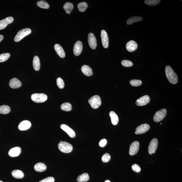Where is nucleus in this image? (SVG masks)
Segmentation results:
<instances>
[{
  "label": "nucleus",
  "instance_id": "f257e3e1",
  "mask_svg": "<svg viewBox=\"0 0 182 182\" xmlns=\"http://www.w3.org/2000/svg\"><path fill=\"white\" fill-rule=\"evenodd\" d=\"M165 73L167 78L171 83L175 84L177 83L178 77L177 75L169 65H167L165 67Z\"/></svg>",
  "mask_w": 182,
  "mask_h": 182
},
{
  "label": "nucleus",
  "instance_id": "f03ea898",
  "mask_svg": "<svg viewBox=\"0 0 182 182\" xmlns=\"http://www.w3.org/2000/svg\"><path fill=\"white\" fill-rule=\"evenodd\" d=\"M58 147L60 151L65 153H70L73 149L72 144L65 141H60Z\"/></svg>",
  "mask_w": 182,
  "mask_h": 182
},
{
  "label": "nucleus",
  "instance_id": "7ed1b4c3",
  "mask_svg": "<svg viewBox=\"0 0 182 182\" xmlns=\"http://www.w3.org/2000/svg\"><path fill=\"white\" fill-rule=\"evenodd\" d=\"M31 32V30L29 28H26L20 30L15 37L14 41L16 42H19L24 37L30 34Z\"/></svg>",
  "mask_w": 182,
  "mask_h": 182
},
{
  "label": "nucleus",
  "instance_id": "20e7f679",
  "mask_svg": "<svg viewBox=\"0 0 182 182\" xmlns=\"http://www.w3.org/2000/svg\"><path fill=\"white\" fill-rule=\"evenodd\" d=\"M88 102L91 107L94 109L98 108L102 104L100 97L98 95H94L91 97L88 101Z\"/></svg>",
  "mask_w": 182,
  "mask_h": 182
},
{
  "label": "nucleus",
  "instance_id": "39448f33",
  "mask_svg": "<svg viewBox=\"0 0 182 182\" xmlns=\"http://www.w3.org/2000/svg\"><path fill=\"white\" fill-rule=\"evenodd\" d=\"M31 98L34 102L41 103L46 101L48 97L44 93H34L31 95Z\"/></svg>",
  "mask_w": 182,
  "mask_h": 182
},
{
  "label": "nucleus",
  "instance_id": "423d86ee",
  "mask_svg": "<svg viewBox=\"0 0 182 182\" xmlns=\"http://www.w3.org/2000/svg\"><path fill=\"white\" fill-rule=\"evenodd\" d=\"M167 113L166 109H163L156 112L153 119L155 122L160 121L165 117Z\"/></svg>",
  "mask_w": 182,
  "mask_h": 182
},
{
  "label": "nucleus",
  "instance_id": "0eeeda50",
  "mask_svg": "<svg viewBox=\"0 0 182 182\" xmlns=\"http://www.w3.org/2000/svg\"><path fill=\"white\" fill-rule=\"evenodd\" d=\"M158 145V140L156 138H154L151 141L150 143L149 148H148V152L150 155L155 153Z\"/></svg>",
  "mask_w": 182,
  "mask_h": 182
},
{
  "label": "nucleus",
  "instance_id": "6e6552de",
  "mask_svg": "<svg viewBox=\"0 0 182 182\" xmlns=\"http://www.w3.org/2000/svg\"><path fill=\"white\" fill-rule=\"evenodd\" d=\"M139 149V143L137 141L133 142L131 144L129 148V153L131 155H133L136 154L138 153Z\"/></svg>",
  "mask_w": 182,
  "mask_h": 182
},
{
  "label": "nucleus",
  "instance_id": "1a4fd4ad",
  "mask_svg": "<svg viewBox=\"0 0 182 182\" xmlns=\"http://www.w3.org/2000/svg\"><path fill=\"white\" fill-rule=\"evenodd\" d=\"M150 129V126L147 124H144L137 127L135 134L136 135L144 134L147 132Z\"/></svg>",
  "mask_w": 182,
  "mask_h": 182
},
{
  "label": "nucleus",
  "instance_id": "9d476101",
  "mask_svg": "<svg viewBox=\"0 0 182 182\" xmlns=\"http://www.w3.org/2000/svg\"><path fill=\"white\" fill-rule=\"evenodd\" d=\"M150 101V98L149 95H145L138 99L136 101V104L138 106H143L148 104Z\"/></svg>",
  "mask_w": 182,
  "mask_h": 182
},
{
  "label": "nucleus",
  "instance_id": "9b49d317",
  "mask_svg": "<svg viewBox=\"0 0 182 182\" xmlns=\"http://www.w3.org/2000/svg\"><path fill=\"white\" fill-rule=\"evenodd\" d=\"M88 43L92 49H95L97 46V40L94 35L90 33L88 36Z\"/></svg>",
  "mask_w": 182,
  "mask_h": 182
},
{
  "label": "nucleus",
  "instance_id": "f8f14e48",
  "mask_svg": "<svg viewBox=\"0 0 182 182\" xmlns=\"http://www.w3.org/2000/svg\"><path fill=\"white\" fill-rule=\"evenodd\" d=\"M83 49V45L81 42L77 41L75 44L73 52L74 55L76 56H79L81 53Z\"/></svg>",
  "mask_w": 182,
  "mask_h": 182
},
{
  "label": "nucleus",
  "instance_id": "ddd939ff",
  "mask_svg": "<svg viewBox=\"0 0 182 182\" xmlns=\"http://www.w3.org/2000/svg\"><path fill=\"white\" fill-rule=\"evenodd\" d=\"M101 37L103 46L105 48H107L109 45V38L107 33L105 30H103L101 31Z\"/></svg>",
  "mask_w": 182,
  "mask_h": 182
},
{
  "label": "nucleus",
  "instance_id": "4468645a",
  "mask_svg": "<svg viewBox=\"0 0 182 182\" xmlns=\"http://www.w3.org/2000/svg\"><path fill=\"white\" fill-rule=\"evenodd\" d=\"M61 128L66 132L71 138H74L76 136L75 133L68 125L63 124L61 125Z\"/></svg>",
  "mask_w": 182,
  "mask_h": 182
},
{
  "label": "nucleus",
  "instance_id": "2eb2a0df",
  "mask_svg": "<svg viewBox=\"0 0 182 182\" xmlns=\"http://www.w3.org/2000/svg\"><path fill=\"white\" fill-rule=\"evenodd\" d=\"M13 21L14 18L12 17H9L0 20V30L5 29L8 24L12 23Z\"/></svg>",
  "mask_w": 182,
  "mask_h": 182
},
{
  "label": "nucleus",
  "instance_id": "dca6fc26",
  "mask_svg": "<svg viewBox=\"0 0 182 182\" xmlns=\"http://www.w3.org/2000/svg\"><path fill=\"white\" fill-rule=\"evenodd\" d=\"M31 124L30 121L25 120L21 122L18 125V128L20 131H25L30 128Z\"/></svg>",
  "mask_w": 182,
  "mask_h": 182
},
{
  "label": "nucleus",
  "instance_id": "f3484780",
  "mask_svg": "<svg viewBox=\"0 0 182 182\" xmlns=\"http://www.w3.org/2000/svg\"><path fill=\"white\" fill-rule=\"evenodd\" d=\"M9 84L10 87L13 89H18L22 86L21 82L16 78L11 79L9 82Z\"/></svg>",
  "mask_w": 182,
  "mask_h": 182
},
{
  "label": "nucleus",
  "instance_id": "a211bd4d",
  "mask_svg": "<svg viewBox=\"0 0 182 182\" xmlns=\"http://www.w3.org/2000/svg\"><path fill=\"white\" fill-rule=\"evenodd\" d=\"M21 151V148L19 147H15L12 148L9 150L8 154L11 157H16L20 154Z\"/></svg>",
  "mask_w": 182,
  "mask_h": 182
},
{
  "label": "nucleus",
  "instance_id": "6ab92c4d",
  "mask_svg": "<svg viewBox=\"0 0 182 182\" xmlns=\"http://www.w3.org/2000/svg\"><path fill=\"white\" fill-rule=\"evenodd\" d=\"M126 49L129 52L135 51L138 48V45L136 42L133 40H131L127 42L126 45Z\"/></svg>",
  "mask_w": 182,
  "mask_h": 182
},
{
  "label": "nucleus",
  "instance_id": "aec40b11",
  "mask_svg": "<svg viewBox=\"0 0 182 182\" xmlns=\"http://www.w3.org/2000/svg\"><path fill=\"white\" fill-rule=\"evenodd\" d=\"M54 49L60 57L64 58L65 57V53L62 47L60 45L56 44L54 46Z\"/></svg>",
  "mask_w": 182,
  "mask_h": 182
},
{
  "label": "nucleus",
  "instance_id": "412c9836",
  "mask_svg": "<svg viewBox=\"0 0 182 182\" xmlns=\"http://www.w3.org/2000/svg\"><path fill=\"white\" fill-rule=\"evenodd\" d=\"M34 168L35 171L37 172H43L46 170L47 166L44 163L40 162L35 164Z\"/></svg>",
  "mask_w": 182,
  "mask_h": 182
},
{
  "label": "nucleus",
  "instance_id": "4be33fe9",
  "mask_svg": "<svg viewBox=\"0 0 182 182\" xmlns=\"http://www.w3.org/2000/svg\"><path fill=\"white\" fill-rule=\"evenodd\" d=\"M81 71L84 75L88 76H91L93 74L92 70L87 65H83L81 67Z\"/></svg>",
  "mask_w": 182,
  "mask_h": 182
},
{
  "label": "nucleus",
  "instance_id": "5701e85b",
  "mask_svg": "<svg viewBox=\"0 0 182 182\" xmlns=\"http://www.w3.org/2000/svg\"><path fill=\"white\" fill-rule=\"evenodd\" d=\"M143 18L140 16H133L129 18L127 20V23L128 25H131L136 22H139L142 21Z\"/></svg>",
  "mask_w": 182,
  "mask_h": 182
},
{
  "label": "nucleus",
  "instance_id": "b1692460",
  "mask_svg": "<svg viewBox=\"0 0 182 182\" xmlns=\"http://www.w3.org/2000/svg\"><path fill=\"white\" fill-rule=\"evenodd\" d=\"M109 115L112 124L113 125H117L119 122V118L117 114L114 111H111L110 112Z\"/></svg>",
  "mask_w": 182,
  "mask_h": 182
},
{
  "label": "nucleus",
  "instance_id": "393cba45",
  "mask_svg": "<svg viewBox=\"0 0 182 182\" xmlns=\"http://www.w3.org/2000/svg\"><path fill=\"white\" fill-rule=\"evenodd\" d=\"M33 69L35 71H38L40 70V59L37 56H35L33 58Z\"/></svg>",
  "mask_w": 182,
  "mask_h": 182
},
{
  "label": "nucleus",
  "instance_id": "a878e982",
  "mask_svg": "<svg viewBox=\"0 0 182 182\" xmlns=\"http://www.w3.org/2000/svg\"><path fill=\"white\" fill-rule=\"evenodd\" d=\"M11 173L13 177L16 179H21L24 176L23 172L19 170H15Z\"/></svg>",
  "mask_w": 182,
  "mask_h": 182
},
{
  "label": "nucleus",
  "instance_id": "bb28decb",
  "mask_svg": "<svg viewBox=\"0 0 182 182\" xmlns=\"http://www.w3.org/2000/svg\"><path fill=\"white\" fill-rule=\"evenodd\" d=\"M89 177L87 173H84L80 175L77 178V181L78 182H85L89 181Z\"/></svg>",
  "mask_w": 182,
  "mask_h": 182
},
{
  "label": "nucleus",
  "instance_id": "cd10ccee",
  "mask_svg": "<svg viewBox=\"0 0 182 182\" xmlns=\"http://www.w3.org/2000/svg\"><path fill=\"white\" fill-rule=\"evenodd\" d=\"M63 7L67 13L70 14L74 8V5L72 3L67 2L63 5Z\"/></svg>",
  "mask_w": 182,
  "mask_h": 182
},
{
  "label": "nucleus",
  "instance_id": "c85d7f7f",
  "mask_svg": "<svg viewBox=\"0 0 182 182\" xmlns=\"http://www.w3.org/2000/svg\"><path fill=\"white\" fill-rule=\"evenodd\" d=\"M11 111L10 107L8 106L4 105L0 106V114H6Z\"/></svg>",
  "mask_w": 182,
  "mask_h": 182
},
{
  "label": "nucleus",
  "instance_id": "c756f323",
  "mask_svg": "<svg viewBox=\"0 0 182 182\" xmlns=\"http://www.w3.org/2000/svg\"><path fill=\"white\" fill-rule=\"evenodd\" d=\"M61 109L65 111H70L72 110V105L69 103H65L62 104L61 106Z\"/></svg>",
  "mask_w": 182,
  "mask_h": 182
},
{
  "label": "nucleus",
  "instance_id": "7c9ffc66",
  "mask_svg": "<svg viewBox=\"0 0 182 182\" xmlns=\"http://www.w3.org/2000/svg\"><path fill=\"white\" fill-rule=\"evenodd\" d=\"M37 5L41 8L44 9H48L50 7L49 4L45 1H41L37 2Z\"/></svg>",
  "mask_w": 182,
  "mask_h": 182
},
{
  "label": "nucleus",
  "instance_id": "2f4dec72",
  "mask_svg": "<svg viewBox=\"0 0 182 182\" xmlns=\"http://www.w3.org/2000/svg\"><path fill=\"white\" fill-rule=\"evenodd\" d=\"M77 7L80 12H83L86 11L87 7L88 5L85 2H83L79 3Z\"/></svg>",
  "mask_w": 182,
  "mask_h": 182
},
{
  "label": "nucleus",
  "instance_id": "473e14b6",
  "mask_svg": "<svg viewBox=\"0 0 182 182\" xmlns=\"http://www.w3.org/2000/svg\"><path fill=\"white\" fill-rule=\"evenodd\" d=\"M160 1V0H145V3L146 5L150 6H155L158 5Z\"/></svg>",
  "mask_w": 182,
  "mask_h": 182
},
{
  "label": "nucleus",
  "instance_id": "72a5a7b5",
  "mask_svg": "<svg viewBox=\"0 0 182 182\" xmlns=\"http://www.w3.org/2000/svg\"><path fill=\"white\" fill-rule=\"evenodd\" d=\"M10 54L9 53H4L0 54V63L6 61L10 57Z\"/></svg>",
  "mask_w": 182,
  "mask_h": 182
},
{
  "label": "nucleus",
  "instance_id": "f704fd0d",
  "mask_svg": "<svg viewBox=\"0 0 182 182\" xmlns=\"http://www.w3.org/2000/svg\"><path fill=\"white\" fill-rule=\"evenodd\" d=\"M56 83L59 89H63L65 86L64 82L61 78L59 77L56 80Z\"/></svg>",
  "mask_w": 182,
  "mask_h": 182
},
{
  "label": "nucleus",
  "instance_id": "c9c22d12",
  "mask_svg": "<svg viewBox=\"0 0 182 182\" xmlns=\"http://www.w3.org/2000/svg\"><path fill=\"white\" fill-rule=\"evenodd\" d=\"M130 83L133 86H138L141 85L142 82L139 80H132L130 81Z\"/></svg>",
  "mask_w": 182,
  "mask_h": 182
},
{
  "label": "nucleus",
  "instance_id": "e433bc0d",
  "mask_svg": "<svg viewBox=\"0 0 182 182\" xmlns=\"http://www.w3.org/2000/svg\"><path fill=\"white\" fill-rule=\"evenodd\" d=\"M121 63L123 66L126 67H131L133 65V63L132 62L128 61V60H123L121 61Z\"/></svg>",
  "mask_w": 182,
  "mask_h": 182
},
{
  "label": "nucleus",
  "instance_id": "4c0bfd02",
  "mask_svg": "<svg viewBox=\"0 0 182 182\" xmlns=\"http://www.w3.org/2000/svg\"><path fill=\"white\" fill-rule=\"evenodd\" d=\"M111 159V156L108 153H105L103 155L102 157V160L103 162L104 163L108 162Z\"/></svg>",
  "mask_w": 182,
  "mask_h": 182
},
{
  "label": "nucleus",
  "instance_id": "58836bf2",
  "mask_svg": "<svg viewBox=\"0 0 182 182\" xmlns=\"http://www.w3.org/2000/svg\"><path fill=\"white\" fill-rule=\"evenodd\" d=\"M132 170L134 171L137 172H139L141 171V170L140 167L138 165L136 164H134L132 166Z\"/></svg>",
  "mask_w": 182,
  "mask_h": 182
},
{
  "label": "nucleus",
  "instance_id": "ea45409f",
  "mask_svg": "<svg viewBox=\"0 0 182 182\" xmlns=\"http://www.w3.org/2000/svg\"><path fill=\"white\" fill-rule=\"evenodd\" d=\"M55 179L52 177H49L44 179L41 180L39 182H54Z\"/></svg>",
  "mask_w": 182,
  "mask_h": 182
},
{
  "label": "nucleus",
  "instance_id": "a19ab883",
  "mask_svg": "<svg viewBox=\"0 0 182 182\" xmlns=\"http://www.w3.org/2000/svg\"><path fill=\"white\" fill-rule=\"evenodd\" d=\"M107 143V140L106 139H103L101 140L100 142H99V145L101 147H104L106 145Z\"/></svg>",
  "mask_w": 182,
  "mask_h": 182
},
{
  "label": "nucleus",
  "instance_id": "79ce46f5",
  "mask_svg": "<svg viewBox=\"0 0 182 182\" xmlns=\"http://www.w3.org/2000/svg\"><path fill=\"white\" fill-rule=\"evenodd\" d=\"M4 37L3 35H0V42L3 39Z\"/></svg>",
  "mask_w": 182,
  "mask_h": 182
},
{
  "label": "nucleus",
  "instance_id": "37998d69",
  "mask_svg": "<svg viewBox=\"0 0 182 182\" xmlns=\"http://www.w3.org/2000/svg\"><path fill=\"white\" fill-rule=\"evenodd\" d=\"M105 182H111L110 181H109V180H106V181H105Z\"/></svg>",
  "mask_w": 182,
  "mask_h": 182
},
{
  "label": "nucleus",
  "instance_id": "c03bdc74",
  "mask_svg": "<svg viewBox=\"0 0 182 182\" xmlns=\"http://www.w3.org/2000/svg\"><path fill=\"white\" fill-rule=\"evenodd\" d=\"M0 182H3V181H0Z\"/></svg>",
  "mask_w": 182,
  "mask_h": 182
},
{
  "label": "nucleus",
  "instance_id": "a18cd8bd",
  "mask_svg": "<svg viewBox=\"0 0 182 182\" xmlns=\"http://www.w3.org/2000/svg\"><path fill=\"white\" fill-rule=\"evenodd\" d=\"M162 123H160V125H162Z\"/></svg>",
  "mask_w": 182,
  "mask_h": 182
}]
</instances>
